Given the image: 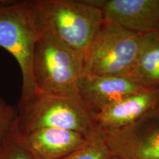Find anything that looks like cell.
Segmentation results:
<instances>
[{
    "label": "cell",
    "instance_id": "cell-9",
    "mask_svg": "<svg viewBox=\"0 0 159 159\" xmlns=\"http://www.w3.org/2000/svg\"><path fill=\"white\" fill-rule=\"evenodd\" d=\"M159 106V89H145L129 95L92 115L94 130L120 129L134 124Z\"/></svg>",
    "mask_w": 159,
    "mask_h": 159
},
{
    "label": "cell",
    "instance_id": "cell-14",
    "mask_svg": "<svg viewBox=\"0 0 159 159\" xmlns=\"http://www.w3.org/2000/svg\"><path fill=\"white\" fill-rule=\"evenodd\" d=\"M17 108L0 98V143L7 137L18 121Z\"/></svg>",
    "mask_w": 159,
    "mask_h": 159
},
{
    "label": "cell",
    "instance_id": "cell-6",
    "mask_svg": "<svg viewBox=\"0 0 159 159\" xmlns=\"http://www.w3.org/2000/svg\"><path fill=\"white\" fill-rule=\"evenodd\" d=\"M102 132L113 156L159 159V106L134 124Z\"/></svg>",
    "mask_w": 159,
    "mask_h": 159
},
{
    "label": "cell",
    "instance_id": "cell-12",
    "mask_svg": "<svg viewBox=\"0 0 159 159\" xmlns=\"http://www.w3.org/2000/svg\"><path fill=\"white\" fill-rule=\"evenodd\" d=\"M111 156L102 132L94 130L82 146L63 159H109Z\"/></svg>",
    "mask_w": 159,
    "mask_h": 159
},
{
    "label": "cell",
    "instance_id": "cell-11",
    "mask_svg": "<svg viewBox=\"0 0 159 159\" xmlns=\"http://www.w3.org/2000/svg\"><path fill=\"white\" fill-rule=\"evenodd\" d=\"M127 78L146 89H159V30L143 35L136 63Z\"/></svg>",
    "mask_w": 159,
    "mask_h": 159
},
{
    "label": "cell",
    "instance_id": "cell-10",
    "mask_svg": "<svg viewBox=\"0 0 159 159\" xmlns=\"http://www.w3.org/2000/svg\"><path fill=\"white\" fill-rule=\"evenodd\" d=\"M24 145L38 159H63L86 141L87 136L77 131L46 128L21 133Z\"/></svg>",
    "mask_w": 159,
    "mask_h": 159
},
{
    "label": "cell",
    "instance_id": "cell-2",
    "mask_svg": "<svg viewBox=\"0 0 159 159\" xmlns=\"http://www.w3.org/2000/svg\"><path fill=\"white\" fill-rule=\"evenodd\" d=\"M41 35L31 0L0 1V47L14 57L22 76L19 103L28 100L37 91L33 57Z\"/></svg>",
    "mask_w": 159,
    "mask_h": 159
},
{
    "label": "cell",
    "instance_id": "cell-13",
    "mask_svg": "<svg viewBox=\"0 0 159 159\" xmlns=\"http://www.w3.org/2000/svg\"><path fill=\"white\" fill-rule=\"evenodd\" d=\"M0 159H38L21 142L18 121L11 133L0 143Z\"/></svg>",
    "mask_w": 159,
    "mask_h": 159
},
{
    "label": "cell",
    "instance_id": "cell-1",
    "mask_svg": "<svg viewBox=\"0 0 159 159\" xmlns=\"http://www.w3.org/2000/svg\"><path fill=\"white\" fill-rule=\"evenodd\" d=\"M40 31L85 57L102 25L101 11L89 0H31Z\"/></svg>",
    "mask_w": 159,
    "mask_h": 159
},
{
    "label": "cell",
    "instance_id": "cell-7",
    "mask_svg": "<svg viewBox=\"0 0 159 159\" xmlns=\"http://www.w3.org/2000/svg\"><path fill=\"white\" fill-rule=\"evenodd\" d=\"M105 20L145 35L159 30V0H89Z\"/></svg>",
    "mask_w": 159,
    "mask_h": 159
},
{
    "label": "cell",
    "instance_id": "cell-15",
    "mask_svg": "<svg viewBox=\"0 0 159 159\" xmlns=\"http://www.w3.org/2000/svg\"><path fill=\"white\" fill-rule=\"evenodd\" d=\"M109 159H120V158H117V157H115V156H112Z\"/></svg>",
    "mask_w": 159,
    "mask_h": 159
},
{
    "label": "cell",
    "instance_id": "cell-3",
    "mask_svg": "<svg viewBox=\"0 0 159 159\" xmlns=\"http://www.w3.org/2000/svg\"><path fill=\"white\" fill-rule=\"evenodd\" d=\"M83 72L82 55L53 38L41 34L33 57V74L37 91L79 97V82Z\"/></svg>",
    "mask_w": 159,
    "mask_h": 159
},
{
    "label": "cell",
    "instance_id": "cell-4",
    "mask_svg": "<svg viewBox=\"0 0 159 159\" xmlns=\"http://www.w3.org/2000/svg\"><path fill=\"white\" fill-rule=\"evenodd\" d=\"M17 110L21 133L52 128L88 136L94 130L92 115L79 97L36 91L28 100L18 103Z\"/></svg>",
    "mask_w": 159,
    "mask_h": 159
},
{
    "label": "cell",
    "instance_id": "cell-5",
    "mask_svg": "<svg viewBox=\"0 0 159 159\" xmlns=\"http://www.w3.org/2000/svg\"><path fill=\"white\" fill-rule=\"evenodd\" d=\"M143 35L103 21L84 57V72L126 77L136 63Z\"/></svg>",
    "mask_w": 159,
    "mask_h": 159
},
{
    "label": "cell",
    "instance_id": "cell-8",
    "mask_svg": "<svg viewBox=\"0 0 159 159\" xmlns=\"http://www.w3.org/2000/svg\"><path fill=\"white\" fill-rule=\"evenodd\" d=\"M145 89L125 77L83 73L80 79L78 93L80 99L93 115L129 95Z\"/></svg>",
    "mask_w": 159,
    "mask_h": 159
}]
</instances>
